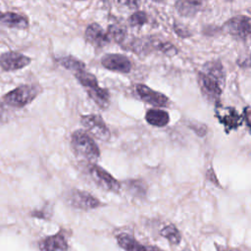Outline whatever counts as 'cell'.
<instances>
[{
    "instance_id": "6da1fadb",
    "label": "cell",
    "mask_w": 251,
    "mask_h": 251,
    "mask_svg": "<svg viewBox=\"0 0 251 251\" xmlns=\"http://www.w3.org/2000/svg\"><path fill=\"white\" fill-rule=\"evenodd\" d=\"M71 147L75 156L87 162V164L95 163L100 157L97 144L85 130L76 129L72 133Z\"/></svg>"
},
{
    "instance_id": "7a4b0ae2",
    "label": "cell",
    "mask_w": 251,
    "mask_h": 251,
    "mask_svg": "<svg viewBox=\"0 0 251 251\" xmlns=\"http://www.w3.org/2000/svg\"><path fill=\"white\" fill-rule=\"evenodd\" d=\"M41 91L42 87L39 84H23L6 93L2 97V100L9 106L23 108L33 101Z\"/></svg>"
},
{
    "instance_id": "3957f363",
    "label": "cell",
    "mask_w": 251,
    "mask_h": 251,
    "mask_svg": "<svg viewBox=\"0 0 251 251\" xmlns=\"http://www.w3.org/2000/svg\"><path fill=\"white\" fill-rule=\"evenodd\" d=\"M87 174L96 186L110 192H119L122 184L106 170L95 163L87 164Z\"/></svg>"
},
{
    "instance_id": "277c9868",
    "label": "cell",
    "mask_w": 251,
    "mask_h": 251,
    "mask_svg": "<svg viewBox=\"0 0 251 251\" xmlns=\"http://www.w3.org/2000/svg\"><path fill=\"white\" fill-rule=\"evenodd\" d=\"M66 200L72 207L82 211L93 210L103 205L98 198L87 191L79 189H71L68 191Z\"/></svg>"
},
{
    "instance_id": "5b68a950",
    "label": "cell",
    "mask_w": 251,
    "mask_h": 251,
    "mask_svg": "<svg viewBox=\"0 0 251 251\" xmlns=\"http://www.w3.org/2000/svg\"><path fill=\"white\" fill-rule=\"evenodd\" d=\"M80 123L87 132L93 137L101 141L109 140L111 132L100 116L94 114L81 116Z\"/></svg>"
},
{
    "instance_id": "8992f818",
    "label": "cell",
    "mask_w": 251,
    "mask_h": 251,
    "mask_svg": "<svg viewBox=\"0 0 251 251\" xmlns=\"http://www.w3.org/2000/svg\"><path fill=\"white\" fill-rule=\"evenodd\" d=\"M197 80L202 95L210 102H218L221 97L223 87L215 79H213L203 72L198 73Z\"/></svg>"
},
{
    "instance_id": "52a82bcc",
    "label": "cell",
    "mask_w": 251,
    "mask_h": 251,
    "mask_svg": "<svg viewBox=\"0 0 251 251\" xmlns=\"http://www.w3.org/2000/svg\"><path fill=\"white\" fill-rule=\"evenodd\" d=\"M31 59L20 52L8 51L0 55V67L6 72H13L25 68Z\"/></svg>"
},
{
    "instance_id": "ba28073f",
    "label": "cell",
    "mask_w": 251,
    "mask_h": 251,
    "mask_svg": "<svg viewBox=\"0 0 251 251\" xmlns=\"http://www.w3.org/2000/svg\"><path fill=\"white\" fill-rule=\"evenodd\" d=\"M224 29L234 36L243 38L251 35V18L247 16H236L229 19L225 25Z\"/></svg>"
},
{
    "instance_id": "9c48e42d",
    "label": "cell",
    "mask_w": 251,
    "mask_h": 251,
    "mask_svg": "<svg viewBox=\"0 0 251 251\" xmlns=\"http://www.w3.org/2000/svg\"><path fill=\"white\" fill-rule=\"evenodd\" d=\"M101 64L107 70L127 74L131 70V62L122 54H106L101 58Z\"/></svg>"
},
{
    "instance_id": "30bf717a",
    "label": "cell",
    "mask_w": 251,
    "mask_h": 251,
    "mask_svg": "<svg viewBox=\"0 0 251 251\" xmlns=\"http://www.w3.org/2000/svg\"><path fill=\"white\" fill-rule=\"evenodd\" d=\"M41 251H68V237L65 230L61 229L57 233L46 236L39 242Z\"/></svg>"
},
{
    "instance_id": "8fae6325",
    "label": "cell",
    "mask_w": 251,
    "mask_h": 251,
    "mask_svg": "<svg viewBox=\"0 0 251 251\" xmlns=\"http://www.w3.org/2000/svg\"><path fill=\"white\" fill-rule=\"evenodd\" d=\"M136 92L143 101L152 106L165 107L169 102V99L166 95H164L161 92L155 91L144 84H137Z\"/></svg>"
},
{
    "instance_id": "7c38bea8",
    "label": "cell",
    "mask_w": 251,
    "mask_h": 251,
    "mask_svg": "<svg viewBox=\"0 0 251 251\" xmlns=\"http://www.w3.org/2000/svg\"><path fill=\"white\" fill-rule=\"evenodd\" d=\"M118 245L125 251H164L156 246L144 245L127 233H120L116 235Z\"/></svg>"
},
{
    "instance_id": "4fadbf2b",
    "label": "cell",
    "mask_w": 251,
    "mask_h": 251,
    "mask_svg": "<svg viewBox=\"0 0 251 251\" xmlns=\"http://www.w3.org/2000/svg\"><path fill=\"white\" fill-rule=\"evenodd\" d=\"M85 40L93 45L94 47L100 48L109 43V38L107 36V32L96 23L90 24L84 32Z\"/></svg>"
},
{
    "instance_id": "5bb4252c",
    "label": "cell",
    "mask_w": 251,
    "mask_h": 251,
    "mask_svg": "<svg viewBox=\"0 0 251 251\" xmlns=\"http://www.w3.org/2000/svg\"><path fill=\"white\" fill-rule=\"evenodd\" d=\"M28 20L25 16L14 12H1L0 11V25L10 28L25 29L28 27Z\"/></svg>"
},
{
    "instance_id": "9a60e30c",
    "label": "cell",
    "mask_w": 251,
    "mask_h": 251,
    "mask_svg": "<svg viewBox=\"0 0 251 251\" xmlns=\"http://www.w3.org/2000/svg\"><path fill=\"white\" fill-rule=\"evenodd\" d=\"M203 73L215 79L222 87L225 84L224 67L218 60H213L205 63L203 66Z\"/></svg>"
},
{
    "instance_id": "2e32d148",
    "label": "cell",
    "mask_w": 251,
    "mask_h": 251,
    "mask_svg": "<svg viewBox=\"0 0 251 251\" xmlns=\"http://www.w3.org/2000/svg\"><path fill=\"white\" fill-rule=\"evenodd\" d=\"M122 187L129 195L136 198H145L147 195V184L141 179H127L123 182Z\"/></svg>"
},
{
    "instance_id": "e0dca14e",
    "label": "cell",
    "mask_w": 251,
    "mask_h": 251,
    "mask_svg": "<svg viewBox=\"0 0 251 251\" xmlns=\"http://www.w3.org/2000/svg\"><path fill=\"white\" fill-rule=\"evenodd\" d=\"M88 96L102 109H106L110 103V94L109 91L105 88L96 85L94 87L86 89Z\"/></svg>"
},
{
    "instance_id": "ac0fdd59",
    "label": "cell",
    "mask_w": 251,
    "mask_h": 251,
    "mask_svg": "<svg viewBox=\"0 0 251 251\" xmlns=\"http://www.w3.org/2000/svg\"><path fill=\"white\" fill-rule=\"evenodd\" d=\"M145 119L148 124L154 126H165L170 122V116L166 111L158 110V109H151L148 110Z\"/></svg>"
},
{
    "instance_id": "d6986e66",
    "label": "cell",
    "mask_w": 251,
    "mask_h": 251,
    "mask_svg": "<svg viewBox=\"0 0 251 251\" xmlns=\"http://www.w3.org/2000/svg\"><path fill=\"white\" fill-rule=\"evenodd\" d=\"M176 9L183 17H193L199 11L200 4L189 0H177L176 2Z\"/></svg>"
},
{
    "instance_id": "ffe728a7",
    "label": "cell",
    "mask_w": 251,
    "mask_h": 251,
    "mask_svg": "<svg viewBox=\"0 0 251 251\" xmlns=\"http://www.w3.org/2000/svg\"><path fill=\"white\" fill-rule=\"evenodd\" d=\"M58 62L62 67H64L69 71H72L74 74L79 71L85 70L84 63L74 56H65V57L59 58Z\"/></svg>"
},
{
    "instance_id": "44dd1931",
    "label": "cell",
    "mask_w": 251,
    "mask_h": 251,
    "mask_svg": "<svg viewBox=\"0 0 251 251\" xmlns=\"http://www.w3.org/2000/svg\"><path fill=\"white\" fill-rule=\"evenodd\" d=\"M161 235L166 238L171 244H174V245H177L179 244V242L181 241V234L179 232V230L177 229V227L173 225V224H170V225H167L165 226L161 231H160Z\"/></svg>"
},
{
    "instance_id": "7402d4cb",
    "label": "cell",
    "mask_w": 251,
    "mask_h": 251,
    "mask_svg": "<svg viewBox=\"0 0 251 251\" xmlns=\"http://www.w3.org/2000/svg\"><path fill=\"white\" fill-rule=\"evenodd\" d=\"M106 32H107L109 41H114L116 43H122L126 36V27L117 24L109 25Z\"/></svg>"
},
{
    "instance_id": "603a6c76",
    "label": "cell",
    "mask_w": 251,
    "mask_h": 251,
    "mask_svg": "<svg viewBox=\"0 0 251 251\" xmlns=\"http://www.w3.org/2000/svg\"><path fill=\"white\" fill-rule=\"evenodd\" d=\"M75 76L77 79V81L85 89H88V88H91V87H94V86L98 85V81H97L96 76L94 75H92L91 73L86 72L85 70H82V71H79V72L75 73Z\"/></svg>"
},
{
    "instance_id": "cb8c5ba5",
    "label": "cell",
    "mask_w": 251,
    "mask_h": 251,
    "mask_svg": "<svg viewBox=\"0 0 251 251\" xmlns=\"http://www.w3.org/2000/svg\"><path fill=\"white\" fill-rule=\"evenodd\" d=\"M227 113L226 112V109L224 110V114L223 117L220 118L222 123H224L226 125V127L229 128H235L238 126V125H240V117L237 115L236 112H234V110L232 109H227Z\"/></svg>"
},
{
    "instance_id": "d4e9b609",
    "label": "cell",
    "mask_w": 251,
    "mask_h": 251,
    "mask_svg": "<svg viewBox=\"0 0 251 251\" xmlns=\"http://www.w3.org/2000/svg\"><path fill=\"white\" fill-rule=\"evenodd\" d=\"M147 22V15L142 11H137L133 13L128 18V24L131 26H140Z\"/></svg>"
},
{
    "instance_id": "484cf974",
    "label": "cell",
    "mask_w": 251,
    "mask_h": 251,
    "mask_svg": "<svg viewBox=\"0 0 251 251\" xmlns=\"http://www.w3.org/2000/svg\"><path fill=\"white\" fill-rule=\"evenodd\" d=\"M30 215L34 218H38V219H43V220H48L51 215H52V211L49 209L48 205H45L43 206L42 208L40 209H37V210H34L30 213Z\"/></svg>"
},
{
    "instance_id": "4316f807",
    "label": "cell",
    "mask_w": 251,
    "mask_h": 251,
    "mask_svg": "<svg viewBox=\"0 0 251 251\" xmlns=\"http://www.w3.org/2000/svg\"><path fill=\"white\" fill-rule=\"evenodd\" d=\"M189 127H190L191 129H193L194 132H195L197 135H199V136H204V135L206 134V132H207V127H206V126L203 125V124H199V123L194 124V123H191V124L189 125Z\"/></svg>"
},
{
    "instance_id": "83f0119b",
    "label": "cell",
    "mask_w": 251,
    "mask_h": 251,
    "mask_svg": "<svg viewBox=\"0 0 251 251\" xmlns=\"http://www.w3.org/2000/svg\"><path fill=\"white\" fill-rule=\"evenodd\" d=\"M119 3L129 9H137L139 7L138 0H119Z\"/></svg>"
},
{
    "instance_id": "f1b7e54d",
    "label": "cell",
    "mask_w": 251,
    "mask_h": 251,
    "mask_svg": "<svg viewBox=\"0 0 251 251\" xmlns=\"http://www.w3.org/2000/svg\"><path fill=\"white\" fill-rule=\"evenodd\" d=\"M175 31L181 37H187L190 34L189 31L186 28H184L183 25H180L178 24H175Z\"/></svg>"
},
{
    "instance_id": "f546056e",
    "label": "cell",
    "mask_w": 251,
    "mask_h": 251,
    "mask_svg": "<svg viewBox=\"0 0 251 251\" xmlns=\"http://www.w3.org/2000/svg\"><path fill=\"white\" fill-rule=\"evenodd\" d=\"M237 64L241 68H251V55L238 59Z\"/></svg>"
},
{
    "instance_id": "4dcf8cb0",
    "label": "cell",
    "mask_w": 251,
    "mask_h": 251,
    "mask_svg": "<svg viewBox=\"0 0 251 251\" xmlns=\"http://www.w3.org/2000/svg\"><path fill=\"white\" fill-rule=\"evenodd\" d=\"M207 178H208V180L212 181L214 184H217L218 186H221L220 183H219V181H218V178H217V176H215V174H214V172H213L212 169L209 170V171H207Z\"/></svg>"
},
{
    "instance_id": "1f68e13d",
    "label": "cell",
    "mask_w": 251,
    "mask_h": 251,
    "mask_svg": "<svg viewBox=\"0 0 251 251\" xmlns=\"http://www.w3.org/2000/svg\"><path fill=\"white\" fill-rule=\"evenodd\" d=\"M7 109L5 108V105L3 102H0V122H3L7 118Z\"/></svg>"
},
{
    "instance_id": "d6a6232c",
    "label": "cell",
    "mask_w": 251,
    "mask_h": 251,
    "mask_svg": "<svg viewBox=\"0 0 251 251\" xmlns=\"http://www.w3.org/2000/svg\"><path fill=\"white\" fill-rule=\"evenodd\" d=\"M219 251H240V250H238V249H234V248H229V249L223 248V249H219Z\"/></svg>"
},
{
    "instance_id": "836d02e7",
    "label": "cell",
    "mask_w": 251,
    "mask_h": 251,
    "mask_svg": "<svg viewBox=\"0 0 251 251\" xmlns=\"http://www.w3.org/2000/svg\"><path fill=\"white\" fill-rule=\"evenodd\" d=\"M247 120H248V123L250 124V126H251V112L248 114V117H247Z\"/></svg>"
},
{
    "instance_id": "e575fe53",
    "label": "cell",
    "mask_w": 251,
    "mask_h": 251,
    "mask_svg": "<svg viewBox=\"0 0 251 251\" xmlns=\"http://www.w3.org/2000/svg\"><path fill=\"white\" fill-rule=\"evenodd\" d=\"M189 1H192V2L197 3V4H200V5H201V3H202V0H189Z\"/></svg>"
},
{
    "instance_id": "d590c367",
    "label": "cell",
    "mask_w": 251,
    "mask_h": 251,
    "mask_svg": "<svg viewBox=\"0 0 251 251\" xmlns=\"http://www.w3.org/2000/svg\"><path fill=\"white\" fill-rule=\"evenodd\" d=\"M155 1H161V0H155Z\"/></svg>"
},
{
    "instance_id": "8d00e7d4",
    "label": "cell",
    "mask_w": 251,
    "mask_h": 251,
    "mask_svg": "<svg viewBox=\"0 0 251 251\" xmlns=\"http://www.w3.org/2000/svg\"><path fill=\"white\" fill-rule=\"evenodd\" d=\"M182 251H186V250H182Z\"/></svg>"
}]
</instances>
